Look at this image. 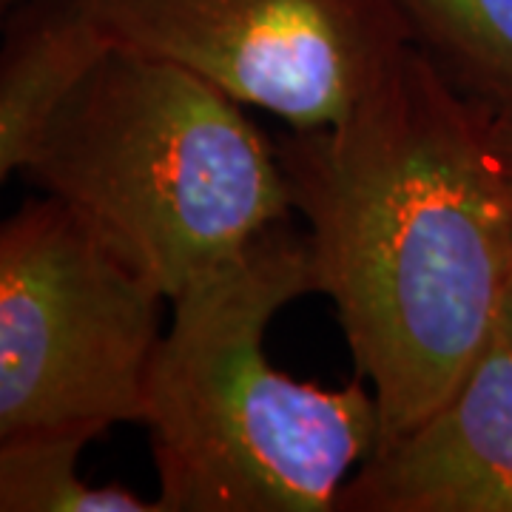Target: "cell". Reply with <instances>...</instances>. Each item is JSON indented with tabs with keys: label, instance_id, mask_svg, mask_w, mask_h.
Segmentation results:
<instances>
[{
	"label": "cell",
	"instance_id": "cell-1",
	"mask_svg": "<svg viewBox=\"0 0 512 512\" xmlns=\"http://www.w3.org/2000/svg\"><path fill=\"white\" fill-rule=\"evenodd\" d=\"M382 439L439 407L501 328L512 194L487 111L407 46L353 109L274 143Z\"/></svg>",
	"mask_w": 512,
	"mask_h": 512
},
{
	"label": "cell",
	"instance_id": "cell-2",
	"mask_svg": "<svg viewBox=\"0 0 512 512\" xmlns=\"http://www.w3.org/2000/svg\"><path fill=\"white\" fill-rule=\"evenodd\" d=\"M311 293V245L285 220L168 302L137 413L163 512L339 510L382 416L359 376L328 387L268 359V328Z\"/></svg>",
	"mask_w": 512,
	"mask_h": 512
},
{
	"label": "cell",
	"instance_id": "cell-3",
	"mask_svg": "<svg viewBox=\"0 0 512 512\" xmlns=\"http://www.w3.org/2000/svg\"><path fill=\"white\" fill-rule=\"evenodd\" d=\"M18 177L165 302L291 220L276 146L183 66L103 46L60 92Z\"/></svg>",
	"mask_w": 512,
	"mask_h": 512
},
{
	"label": "cell",
	"instance_id": "cell-4",
	"mask_svg": "<svg viewBox=\"0 0 512 512\" xmlns=\"http://www.w3.org/2000/svg\"><path fill=\"white\" fill-rule=\"evenodd\" d=\"M163 302L55 197L0 220V436L137 421Z\"/></svg>",
	"mask_w": 512,
	"mask_h": 512
},
{
	"label": "cell",
	"instance_id": "cell-5",
	"mask_svg": "<svg viewBox=\"0 0 512 512\" xmlns=\"http://www.w3.org/2000/svg\"><path fill=\"white\" fill-rule=\"evenodd\" d=\"M106 46L168 60L291 128L342 120L410 35L390 0H72Z\"/></svg>",
	"mask_w": 512,
	"mask_h": 512
},
{
	"label": "cell",
	"instance_id": "cell-6",
	"mask_svg": "<svg viewBox=\"0 0 512 512\" xmlns=\"http://www.w3.org/2000/svg\"><path fill=\"white\" fill-rule=\"evenodd\" d=\"M342 512H512V336L495 330L456 390L348 478Z\"/></svg>",
	"mask_w": 512,
	"mask_h": 512
},
{
	"label": "cell",
	"instance_id": "cell-7",
	"mask_svg": "<svg viewBox=\"0 0 512 512\" xmlns=\"http://www.w3.org/2000/svg\"><path fill=\"white\" fill-rule=\"evenodd\" d=\"M106 43L72 0H26L0 32V185L15 177L60 92Z\"/></svg>",
	"mask_w": 512,
	"mask_h": 512
},
{
	"label": "cell",
	"instance_id": "cell-8",
	"mask_svg": "<svg viewBox=\"0 0 512 512\" xmlns=\"http://www.w3.org/2000/svg\"><path fill=\"white\" fill-rule=\"evenodd\" d=\"M410 46L484 109L512 106V0H390Z\"/></svg>",
	"mask_w": 512,
	"mask_h": 512
},
{
	"label": "cell",
	"instance_id": "cell-9",
	"mask_svg": "<svg viewBox=\"0 0 512 512\" xmlns=\"http://www.w3.org/2000/svg\"><path fill=\"white\" fill-rule=\"evenodd\" d=\"M92 441L80 430L0 436V512H163L157 498L89 484L80 456Z\"/></svg>",
	"mask_w": 512,
	"mask_h": 512
},
{
	"label": "cell",
	"instance_id": "cell-10",
	"mask_svg": "<svg viewBox=\"0 0 512 512\" xmlns=\"http://www.w3.org/2000/svg\"><path fill=\"white\" fill-rule=\"evenodd\" d=\"M481 109H484V106H481ZM484 111H487V128H490V140H493L495 157H498V163H501L504 180L510 185L512 194V106Z\"/></svg>",
	"mask_w": 512,
	"mask_h": 512
},
{
	"label": "cell",
	"instance_id": "cell-11",
	"mask_svg": "<svg viewBox=\"0 0 512 512\" xmlns=\"http://www.w3.org/2000/svg\"><path fill=\"white\" fill-rule=\"evenodd\" d=\"M23 3H26V0H0V32L6 29V23L12 20V15L18 12Z\"/></svg>",
	"mask_w": 512,
	"mask_h": 512
},
{
	"label": "cell",
	"instance_id": "cell-12",
	"mask_svg": "<svg viewBox=\"0 0 512 512\" xmlns=\"http://www.w3.org/2000/svg\"><path fill=\"white\" fill-rule=\"evenodd\" d=\"M501 328L507 330L512 336V285L510 293H507V302H504V316H501Z\"/></svg>",
	"mask_w": 512,
	"mask_h": 512
}]
</instances>
